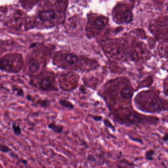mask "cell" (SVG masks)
<instances>
[{"instance_id": "cell-1", "label": "cell", "mask_w": 168, "mask_h": 168, "mask_svg": "<svg viewBox=\"0 0 168 168\" xmlns=\"http://www.w3.org/2000/svg\"><path fill=\"white\" fill-rule=\"evenodd\" d=\"M56 13L54 9H44L40 11L38 14V17L42 22H49L54 19Z\"/></svg>"}, {"instance_id": "cell-2", "label": "cell", "mask_w": 168, "mask_h": 168, "mask_svg": "<svg viewBox=\"0 0 168 168\" xmlns=\"http://www.w3.org/2000/svg\"><path fill=\"white\" fill-rule=\"evenodd\" d=\"M40 88L44 91L55 90L54 83L50 78H44L41 80L39 84Z\"/></svg>"}, {"instance_id": "cell-3", "label": "cell", "mask_w": 168, "mask_h": 168, "mask_svg": "<svg viewBox=\"0 0 168 168\" xmlns=\"http://www.w3.org/2000/svg\"><path fill=\"white\" fill-rule=\"evenodd\" d=\"M107 20L103 17H98L96 19L94 26L95 28L99 30H101L107 25Z\"/></svg>"}, {"instance_id": "cell-4", "label": "cell", "mask_w": 168, "mask_h": 168, "mask_svg": "<svg viewBox=\"0 0 168 168\" xmlns=\"http://www.w3.org/2000/svg\"><path fill=\"white\" fill-rule=\"evenodd\" d=\"M64 60L66 62L71 66L76 65L78 62V58L76 55L71 53H68L64 57Z\"/></svg>"}, {"instance_id": "cell-5", "label": "cell", "mask_w": 168, "mask_h": 168, "mask_svg": "<svg viewBox=\"0 0 168 168\" xmlns=\"http://www.w3.org/2000/svg\"><path fill=\"white\" fill-rule=\"evenodd\" d=\"M48 128L53 132L57 134H61L64 131V126L63 125L57 124L55 122H50L48 124Z\"/></svg>"}, {"instance_id": "cell-6", "label": "cell", "mask_w": 168, "mask_h": 168, "mask_svg": "<svg viewBox=\"0 0 168 168\" xmlns=\"http://www.w3.org/2000/svg\"><path fill=\"white\" fill-rule=\"evenodd\" d=\"M134 91L130 87H125L121 91V95L122 98L126 99H128L132 97Z\"/></svg>"}, {"instance_id": "cell-7", "label": "cell", "mask_w": 168, "mask_h": 168, "mask_svg": "<svg viewBox=\"0 0 168 168\" xmlns=\"http://www.w3.org/2000/svg\"><path fill=\"white\" fill-rule=\"evenodd\" d=\"M59 104L63 107L67 108L68 109H74V105L71 102L68 101L65 99H61L59 101Z\"/></svg>"}, {"instance_id": "cell-8", "label": "cell", "mask_w": 168, "mask_h": 168, "mask_svg": "<svg viewBox=\"0 0 168 168\" xmlns=\"http://www.w3.org/2000/svg\"><path fill=\"white\" fill-rule=\"evenodd\" d=\"M11 128L15 135L17 136L21 135L22 129L20 125L17 124L16 123H13L11 125Z\"/></svg>"}, {"instance_id": "cell-9", "label": "cell", "mask_w": 168, "mask_h": 168, "mask_svg": "<svg viewBox=\"0 0 168 168\" xmlns=\"http://www.w3.org/2000/svg\"><path fill=\"white\" fill-rule=\"evenodd\" d=\"M36 104L42 108H47L50 106L51 102L49 100L47 99H44V100L40 99L37 100Z\"/></svg>"}, {"instance_id": "cell-10", "label": "cell", "mask_w": 168, "mask_h": 168, "mask_svg": "<svg viewBox=\"0 0 168 168\" xmlns=\"http://www.w3.org/2000/svg\"><path fill=\"white\" fill-rule=\"evenodd\" d=\"M124 20L126 23H130L132 20L133 14L131 11L126 10L124 13L123 16Z\"/></svg>"}, {"instance_id": "cell-11", "label": "cell", "mask_w": 168, "mask_h": 168, "mask_svg": "<svg viewBox=\"0 0 168 168\" xmlns=\"http://www.w3.org/2000/svg\"><path fill=\"white\" fill-rule=\"evenodd\" d=\"M40 65L39 63L37 61H35L32 63L31 65H30L29 67V70L30 72H31L32 73H34L35 72H37L39 69Z\"/></svg>"}, {"instance_id": "cell-12", "label": "cell", "mask_w": 168, "mask_h": 168, "mask_svg": "<svg viewBox=\"0 0 168 168\" xmlns=\"http://www.w3.org/2000/svg\"><path fill=\"white\" fill-rule=\"evenodd\" d=\"M0 150L4 153H9L13 151L9 146L3 144H1L0 145Z\"/></svg>"}, {"instance_id": "cell-13", "label": "cell", "mask_w": 168, "mask_h": 168, "mask_svg": "<svg viewBox=\"0 0 168 168\" xmlns=\"http://www.w3.org/2000/svg\"><path fill=\"white\" fill-rule=\"evenodd\" d=\"M154 151L152 150H150L148 151H146L145 154V156L146 157V159L148 160H152L153 159V156L154 155Z\"/></svg>"}, {"instance_id": "cell-14", "label": "cell", "mask_w": 168, "mask_h": 168, "mask_svg": "<svg viewBox=\"0 0 168 168\" xmlns=\"http://www.w3.org/2000/svg\"><path fill=\"white\" fill-rule=\"evenodd\" d=\"M104 126L107 128H109L111 129H112L114 131H115V127H114V125L112 124V123H111V122L109 121V119H104Z\"/></svg>"}, {"instance_id": "cell-15", "label": "cell", "mask_w": 168, "mask_h": 168, "mask_svg": "<svg viewBox=\"0 0 168 168\" xmlns=\"http://www.w3.org/2000/svg\"><path fill=\"white\" fill-rule=\"evenodd\" d=\"M13 91H16V95L18 96H23V91L21 89L15 88L13 89Z\"/></svg>"}, {"instance_id": "cell-16", "label": "cell", "mask_w": 168, "mask_h": 168, "mask_svg": "<svg viewBox=\"0 0 168 168\" xmlns=\"http://www.w3.org/2000/svg\"><path fill=\"white\" fill-rule=\"evenodd\" d=\"M91 117L95 121H101L103 119V117L100 115H91Z\"/></svg>"}, {"instance_id": "cell-17", "label": "cell", "mask_w": 168, "mask_h": 168, "mask_svg": "<svg viewBox=\"0 0 168 168\" xmlns=\"http://www.w3.org/2000/svg\"><path fill=\"white\" fill-rule=\"evenodd\" d=\"M9 155L11 156L12 158H18V156L17 155V154L13 152V151L11 153H9Z\"/></svg>"}, {"instance_id": "cell-18", "label": "cell", "mask_w": 168, "mask_h": 168, "mask_svg": "<svg viewBox=\"0 0 168 168\" xmlns=\"http://www.w3.org/2000/svg\"><path fill=\"white\" fill-rule=\"evenodd\" d=\"M26 99L28 101L30 102H33V98L30 95H27L26 96Z\"/></svg>"}, {"instance_id": "cell-19", "label": "cell", "mask_w": 168, "mask_h": 168, "mask_svg": "<svg viewBox=\"0 0 168 168\" xmlns=\"http://www.w3.org/2000/svg\"><path fill=\"white\" fill-rule=\"evenodd\" d=\"M80 91L83 93V94L85 93V88L83 86H81V87H80Z\"/></svg>"}, {"instance_id": "cell-20", "label": "cell", "mask_w": 168, "mask_h": 168, "mask_svg": "<svg viewBox=\"0 0 168 168\" xmlns=\"http://www.w3.org/2000/svg\"><path fill=\"white\" fill-rule=\"evenodd\" d=\"M20 161L21 163L24 164V165H27V163H28V161L26 160V159H22V158H21V159H20Z\"/></svg>"}, {"instance_id": "cell-21", "label": "cell", "mask_w": 168, "mask_h": 168, "mask_svg": "<svg viewBox=\"0 0 168 168\" xmlns=\"http://www.w3.org/2000/svg\"><path fill=\"white\" fill-rule=\"evenodd\" d=\"M163 140L164 141H166V142L168 141V134H166V135H164L163 137Z\"/></svg>"}, {"instance_id": "cell-22", "label": "cell", "mask_w": 168, "mask_h": 168, "mask_svg": "<svg viewBox=\"0 0 168 168\" xmlns=\"http://www.w3.org/2000/svg\"><path fill=\"white\" fill-rule=\"evenodd\" d=\"M37 44V43H33V44H31L29 45V48H33V47H36Z\"/></svg>"}]
</instances>
